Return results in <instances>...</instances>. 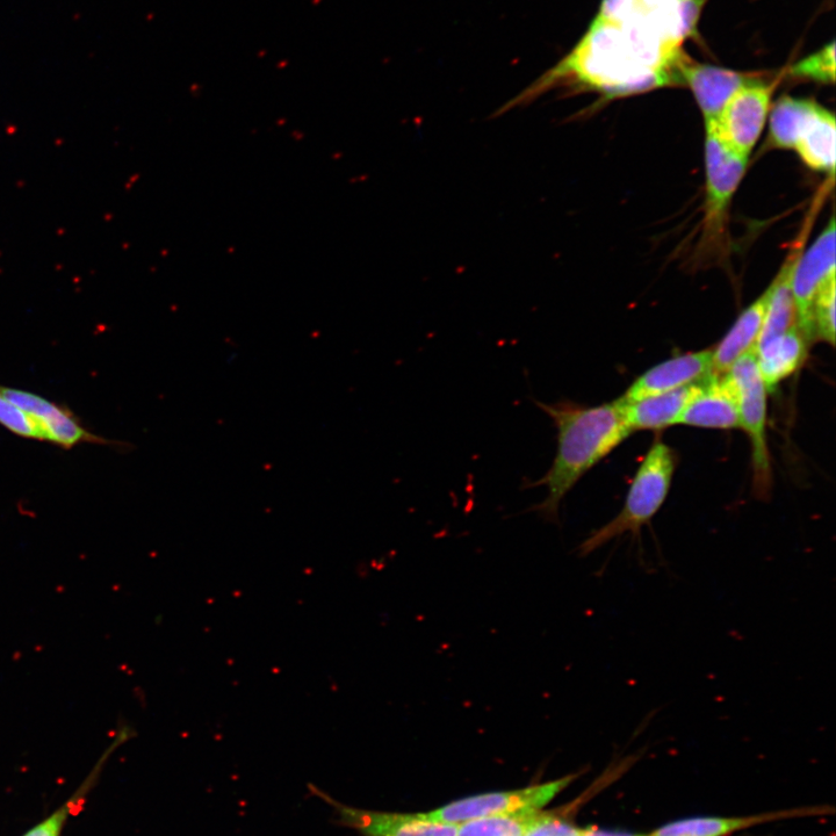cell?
Segmentation results:
<instances>
[{"label": "cell", "instance_id": "22", "mask_svg": "<svg viewBox=\"0 0 836 836\" xmlns=\"http://www.w3.org/2000/svg\"><path fill=\"white\" fill-rule=\"evenodd\" d=\"M836 277L828 280L819 291L812 308L814 340L835 343V285Z\"/></svg>", "mask_w": 836, "mask_h": 836}, {"label": "cell", "instance_id": "25", "mask_svg": "<svg viewBox=\"0 0 836 836\" xmlns=\"http://www.w3.org/2000/svg\"><path fill=\"white\" fill-rule=\"evenodd\" d=\"M583 828L558 813L540 812L524 836H582Z\"/></svg>", "mask_w": 836, "mask_h": 836}, {"label": "cell", "instance_id": "8", "mask_svg": "<svg viewBox=\"0 0 836 836\" xmlns=\"http://www.w3.org/2000/svg\"><path fill=\"white\" fill-rule=\"evenodd\" d=\"M706 203L705 226L718 233L735 191L744 178L748 160L734 154L719 139L715 128L705 122Z\"/></svg>", "mask_w": 836, "mask_h": 836}, {"label": "cell", "instance_id": "14", "mask_svg": "<svg viewBox=\"0 0 836 836\" xmlns=\"http://www.w3.org/2000/svg\"><path fill=\"white\" fill-rule=\"evenodd\" d=\"M682 77L708 122L719 118L735 92L761 76L699 64L690 59L683 68Z\"/></svg>", "mask_w": 836, "mask_h": 836}, {"label": "cell", "instance_id": "13", "mask_svg": "<svg viewBox=\"0 0 836 836\" xmlns=\"http://www.w3.org/2000/svg\"><path fill=\"white\" fill-rule=\"evenodd\" d=\"M830 811L833 810L827 806H813L745 817H691L670 821L651 832L650 836H730L748 828L774 823V821L826 816Z\"/></svg>", "mask_w": 836, "mask_h": 836}, {"label": "cell", "instance_id": "20", "mask_svg": "<svg viewBox=\"0 0 836 836\" xmlns=\"http://www.w3.org/2000/svg\"><path fill=\"white\" fill-rule=\"evenodd\" d=\"M819 104L810 99L784 96L771 111L769 143L777 149H795L807 122Z\"/></svg>", "mask_w": 836, "mask_h": 836}, {"label": "cell", "instance_id": "10", "mask_svg": "<svg viewBox=\"0 0 836 836\" xmlns=\"http://www.w3.org/2000/svg\"><path fill=\"white\" fill-rule=\"evenodd\" d=\"M330 803L345 826L364 836H456L458 825L432 819L428 813L403 814L376 812L342 805L333 798L315 791Z\"/></svg>", "mask_w": 836, "mask_h": 836}, {"label": "cell", "instance_id": "16", "mask_svg": "<svg viewBox=\"0 0 836 836\" xmlns=\"http://www.w3.org/2000/svg\"><path fill=\"white\" fill-rule=\"evenodd\" d=\"M704 380L638 401L625 402L622 399L627 425L632 431H659L679 424L684 409L694 399Z\"/></svg>", "mask_w": 836, "mask_h": 836}, {"label": "cell", "instance_id": "15", "mask_svg": "<svg viewBox=\"0 0 836 836\" xmlns=\"http://www.w3.org/2000/svg\"><path fill=\"white\" fill-rule=\"evenodd\" d=\"M773 284L735 321L733 327L713 350V374L723 376L735 362L747 353L755 351L765 322Z\"/></svg>", "mask_w": 836, "mask_h": 836}, {"label": "cell", "instance_id": "18", "mask_svg": "<svg viewBox=\"0 0 836 836\" xmlns=\"http://www.w3.org/2000/svg\"><path fill=\"white\" fill-rule=\"evenodd\" d=\"M803 241L797 245L795 250L790 252L787 262L773 281V291L767 309L766 319L759 337L756 349L761 345L782 336L788 331L797 328V315L794 293H792V275L799 256L802 254Z\"/></svg>", "mask_w": 836, "mask_h": 836}, {"label": "cell", "instance_id": "23", "mask_svg": "<svg viewBox=\"0 0 836 836\" xmlns=\"http://www.w3.org/2000/svg\"><path fill=\"white\" fill-rule=\"evenodd\" d=\"M790 75L799 79L821 84H834L835 82V43L820 49L819 52L805 57L790 69Z\"/></svg>", "mask_w": 836, "mask_h": 836}, {"label": "cell", "instance_id": "19", "mask_svg": "<svg viewBox=\"0 0 836 836\" xmlns=\"http://www.w3.org/2000/svg\"><path fill=\"white\" fill-rule=\"evenodd\" d=\"M835 117L820 106L807 122L794 150L812 170L835 175Z\"/></svg>", "mask_w": 836, "mask_h": 836}, {"label": "cell", "instance_id": "1", "mask_svg": "<svg viewBox=\"0 0 836 836\" xmlns=\"http://www.w3.org/2000/svg\"><path fill=\"white\" fill-rule=\"evenodd\" d=\"M682 43L640 0L601 4L572 52L516 97L513 105L562 88L615 99L682 85V71L690 61Z\"/></svg>", "mask_w": 836, "mask_h": 836}, {"label": "cell", "instance_id": "11", "mask_svg": "<svg viewBox=\"0 0 836 836\" xmlns=\"http://www.w3.org/2000/svg\"><path fill=\"white\" fill-rule=\"evenodd\" d=\"M713 374V350L686 353L646 371L627 389L622 399L638 401L699 383Z\"/></svg>", "mask_w": 836, "mask_h": 836}, {"label": "cell", "instance_id": "9", "mask_svg": "<svg viewBox=\"0 0 836 836\" xmlns=\"http://www.w3.org/2000/svg\"><path fill=\"white\" fill-rule=\"evenodd\" d=\"M0 395L23 410L24 413L30 415L45 432L47 442L61 446L63 449H72L85 443L119 444L92 434L91 431L83 427L69 409L42 398L40 395L4 385H0Z\"/></svg>", "mask_w": 836, "mask_h": 836}, {"label": "cell", "instance_id": "27", "mask_svg": "<svg viewBox=\"0 0 836 836\" xmlns=\"http://www.w3.org/2000/svg\"><path fill=\"white\" fill-rule=\"evenodd\" d=\"M582 836H650V834H641L624 830H609V828L593 826L583 828Z\"/></svg>", "mask_w": 836, "mask_h": 836}, {"label": "cell", "instance_id": "26", "mask_svg": "<svg viewBox=\"0 0 836 836\" xmlns=\"http://www.w3.org/2000/svg\"><path fill=\"white\" fill-rule=\"evenodd\" d=\"M74 809H76L75 801L67 803L62 806L60 810L53 813L48 819L42 821L41 824L34 827L33 830L28 832L25 836H60L64 824H66L68 817L72 812H74Z\"/></svg>", "mask_w": 836, "mask_h": 836}, {"label": "cell", "instance_id": "7", "mask_svg": "<svg viewBox=\"0 0 836 836\" xmlns=\"http://www.w3.org/2000/svg\"><path fill=\"white\" fill-rule=\"evenodd\" d=\"M835 220L834 216L811 248L799 256L792 275L797 329L807 342L814 340L812 308L814 300L828 280L835 277Z\"/></svg>", "mask_w": 836, "mask_h": 836}, {"label": "cell", "instance_id": "5", "mask_svg": "<svg viewBox=\"0 0 836 836\" xmlns=\"http://www.w3.org/2000/svg\"><path fill=\"white\" fill-rule=\"evenodd\" d=\"M578 776V774H572L556 781L532 785L524 789L489 792V794L463 798L429 812L428 816L443 823L460 825L465 821L478 818L540 811L560 792L569 787Z\"/></svg>", "mask_w": 836, "mask_h": 836}, {"label": "cell", "instance_id": "3", "mask_svg": "<svg viewBox=\"0 0 836 836\" xmlns=\"http://www.w3.org/2000/svg\"><path fill=\"white\" fill-rule=\"evenodd\" d=\"M676 465L675 451L665 443H655L632 481L621 513L583 540L579 556L587 557L626 533L639 536L643 526L653 520L665 503Z\"/></svg>", "mask_w": 836, "mask_h": 836}, {"label": "cell", "instance_id": "4", "mask_svg": "<svg viewBox=\"0 0 836 836\" xmlns=\"http://www.w3.org/2000/svg\"><path fill=\"white\" fill-rule=\"evenodd\" d=\"M727 374L738 393L740 428L751 439L754 494L765 500L773 486V470L767 443L768 392L761 378L756 352L739 358Z\"/></svg>", "mask_w": 836, "mask_h": 836}, {"label": "cell", "instance_id": "24", "mask_svg": "<svg viewBox=\"0 0 836 836\" xmlns=\"http://www.w3.org/2000/svg\"><path fill=\"white\" fill-rule=\"evenodd\" d=\"M0 425L13 432L14 435L47 442L45 432L40 425L2 395H0Z\"/></svg>", "mask_w": 836, "mask_h": 836}, {"label": "cell", "instance_id": "12", "mask_svg": "<svg viewBox=\"0 0 836 836\" xmlns=\"http://www.w3.org/2000/svg\"><path fill=\"white\" fill-rule=\"evenodd\" d=\"M679 424L718 430L740 428L738 393L729 374L706 378L684 409Z\"/></svg>", "mask_w": 836, "mask_h": 836}, {"label": "cell", "instance_id": "2", "mask_svg": "<svg viewBox=\"0 0 836 836\" xmlns=\"http://www.w3.org/2000/svg\"><path fill=\"white\" fill-rule=\"evenodd\" d=\"M537 406L551 417L558 445L549 471L533 484L546 489L535 511L545 521L559 523L561 503L568 493L633 431L626 423L622 398L596 407L572 401L537 402Z\"/></svg>", "mask_w": 836, "mask_h": 836}, {"label": "cell", "instance_id": "21", "mask_svg": "<svg viewBox=\"0 0 836 836\" xmlns=\"http://www.w3.org/2000/svg\"><path fill=\"white\" fill-rule=\"evenodd\" d=\"M540 811L501 814L465 821L458 825L456 836H524Z\"/></svg>", "mask_w": 836, "mask_h": 836}, {"label": "cell", "instance_id": "6", "mask_svg": "<svg viewBox=\"0 0 836 836\" xmlns=\"http://www.w3.org/2000/svg\"><path fill=\"white\" fill-rule=\"evenodd\" d=\"M775 83L762 77L748 83L726 104L716 121H708L734 154L748 160L766 126Z\"/></svg>", "mask_w": 836, "mask_h": 836}, {"label": "cell", "instance_id": "17", "mask_svg": "<svg viewBox=\"0 0 836 836\" xmlns=\"http://www.w3.org/2000/svg\"><path fill=\"white\" fill-rule=\"evenodd\" d=\"M809 342L797 328L756 349L758 367L767 392H775L785 379L805 363Z\"/></svg>", "mask_w": 836, "mask_h": 836}]
</instances>
